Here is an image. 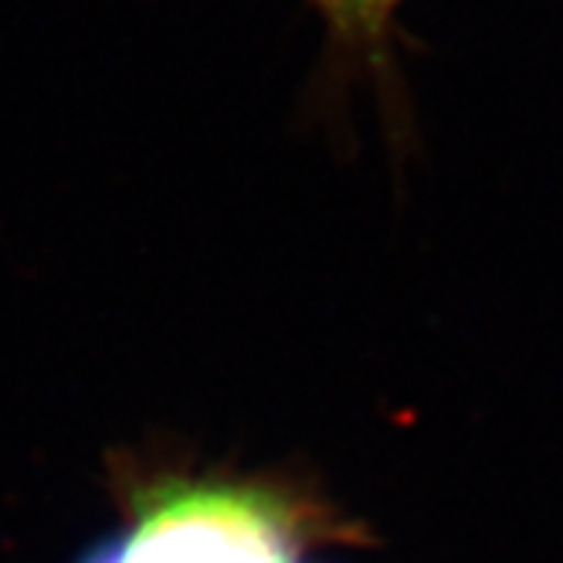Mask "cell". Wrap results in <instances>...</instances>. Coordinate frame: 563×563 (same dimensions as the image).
I'll return each instance as SVG.
<instances>
[{
  "label": "cell",
  "instance_id": "7a4b0ae2",
  "mask_svg": "<svg viewBox=\"0 0 563 563\" xmlns=\"http://www.w3.org/2000/svg\"><path fill=\"white\" fill-rule=\"evenodd\" d=\"M397 0H323V8L340 18L346 27H356V31H374L380 27V21L390 14V8Z\"/></svg>",
  "mask_w": 563,
  "mask_h": 563
},
{
  "label": "cell",
  "instance_id": "6da1fadb",
  "mask_svg": "<svg viewBox=\"0 0 563 563\" xmlns=\"http://www.w3.org/2000/svg\"><path fill=\"white\" fill-rule=\"evenodd\" d=\"M78 563H299L268 503L234 489L159 482L133 496V522Z\"/></svg>",
  "mask_w": 563,
  "mask_h": 563
}]
</instances>
